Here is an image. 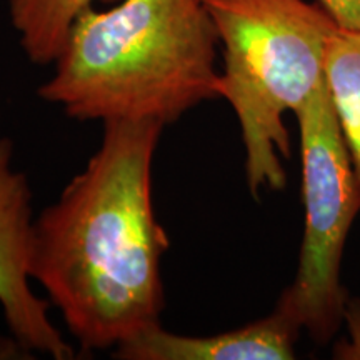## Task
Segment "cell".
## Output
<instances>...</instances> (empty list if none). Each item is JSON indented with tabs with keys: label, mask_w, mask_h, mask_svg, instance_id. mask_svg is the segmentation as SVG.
Segmentation results:
<instances>
[{
	"label": "cell",
	"mask_w": 360,
	"mask_h": 360,
	"mask_svg": "<svg viewBox=\"0 0 360 360\" xmlns=\"http://www.w3.org/2000/svg\"><path fill=\"white\" fill-rule=\"evenodd\" d=\"M217 52L204 0H119L79 17L37 96L75 120L169 125L220 98Z\"/></svg>",
	"instance_id": "7a4b0ae2"
},
{
	"label": "cell",
	"mask_w": 360,
	"mask_h": 360,
	"mask_svg": "<svg viewBox=\"0 0 360 360\" xmlns=\"http://www.w3.org/2000/svg\"><path fill=\"white\" fill-rule=\"evenodd\" d=\"M34 212L27 175L15 169V150L0 139V307L11 335L29 354L72 360L77 350L49 317L51 302L32 290L30 250Z\"/></svg>",
	"instance_id": "5b68a950"
},
{
	"label": "cell",
	"mask_w": 360,
	"mask_h": 360,
	"mask_svg": "<svg viewBox=\"0 0 360 360\" xmlns=\"http://www.w3.org/2000/svg\"><path fill=\"white\" fill-rule=\"evenodd\" d=\"M345 334L335 342L332 357L335 360H360V297L347 299L342 315Z\"/></svg>",
	"instance_id": "9c48e42d"
},
{
	"label": "cell",
	"mask_w": 360,
	"mask_h": 360,
	"mask_svg": "<svg viewBox=\"0 0 360 360\" xmlns=\"http://www.w3.org/2000/svg\"><path fill=\"white\" fill-rule=\"evenodd\" d=\"M96 2L119 0H7L8 19L22 51L35 65H53L72 27Z\"/></svg>",
	"instance_id": "52a82bcc"
},
{
	"label": "cell",
	"mask_w": 360,
	"mask_h": 360,
	"mask_svg": "<svg viewBox=\"0 0 360 360\" xmlns=\"http://www.w3.org/2000/svg\"><path fill=\"white\" fill-rule=\"evenodd\" d=\"M300 327L281 309L214 335H179L155 326L114 349L122 360H292Z\"/></svg>",
	"instance_id": "8992f818"
},
{
	"label": "cell",
	"mask_w": 360,
	"mask_h": 360,
	"mask_svg": "<svg viewBox=\"0 0 360 360\" xmlns=\"http://www.w3.org/2000/svg\"><path fill=\"white\" fill-rule=\"evenodd\" d=\"M300 135L304 233L294 281L277 309L317 344L342 327L347 292L342 259L360 212V184L342 139L327 82L295 114Z\"/></svg>",
	"instance_id": "277c9868"
},
{
	"label": "cell",
	"mask_w": 360,
	"mask_h": 360,
	"mask_svg": "<svg viewBox=\"0 0 360 360\" xmlns=\"http://www.w3.org/2000/svg\"><path fill=\"white\" fill-rule=\"evenodd\" d=\"M34 355L29 354L13 337L0 335V360H17V359H32Z\"/></svg>",
	"instance_id": "8fae6325"
},
{
	"label": "cell",
	"mask_w": 360,
	"mask_h": 360,
	"mask_svg": "<svg viewBox=\"0 0 360 360\" xmlns=\"http://www.w3.org/2000/svg\"><path fill=\"white\" fill-rule=\"evenodd\" d=\"M340 30L360 32V0H317Z\"/></svg>",
	"instance_id": "30bf717a"
},
{
	"label": "cell",
	"mask_w": 360,
	"mask_h": 360,
	"mask_svg": "<svg viewBox=\"0 0 360 360\" xmlns=\"http://www.w3.org/2000/svg\"><path fill=\"white\" fill-rule=\"evenodd\" d=\"M222 49L219 97L240 127L254 197L283 191L290 157L285 115L326 85L328 45L339 27L307 0H204Z\"/></svg>",
	"instance_id": "3957f363"
},
{
	"label": "cell",
	"mask_w": 360,
	"mask_h": 360,
	"mask_svg": "<svg viewBox=\"0 0 360 360\" xmlns=\"http://www.w3.org/2000/svg\"><path fill=\"white\" fill-rule=\"evenodd\" d=\"M327 90L360 184V32L337 30L328 45Z\"/></svg>",
	"instance_id": "ba28073f"
},
{
	"label": "cell",
	"mask_w": 360,
	"mask_h": 360,
	"mask_svg": "<svg viewBox=\"0 0 360 360\" xmlns=\"http://www.w3.org/2000/svg\"><path fill=\"white\" fill-rule=\"evenodd\" d=\"M164 124L112 120L97 150L34 219L30 278L47 294L80 352L115 349L160 326L162 257L152 169Z\"/></svg>",
	"instance_id": "6da1fadb"
}]
</instances>
